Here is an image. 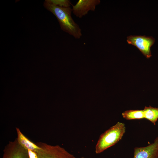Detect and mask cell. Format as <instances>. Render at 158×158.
I'll return each instance as SVG.
<instances>
[{
	"label": "cell",
	"instance_id": "1",
	"mask_svg": "<svg viewBox=\"0 0 158 158\" xmlns=\"http://www.w3.org/2000/svg\"><path fill=\"white\" fill-rule=\"evenodd\" d=\"M44 6L56 17L61 29L73 36L75 39H79L82 36L81 29L74 20L71 16L72 8L60 7L48 3L45 1Z\"/></svg>",
	"mask_w": 158,
	"mask_h": 158
},
{
	"label": "cell",
	"instance_id": "2",
	"mask_svg": "<svg viewBox=\"0 0 158 158\" xmlns=\"http://www.w3.org/2000/svg\"><path fill=\"white\" fill-rule=\"evenodd\" d=\"M124 123L118 122L100 136L95 147V152L99 154L115 145L121 139L125 133Z\"/></svg>",
	"mask_w": 158,
	"mask_h": 158
},
{
	"label": "cell",
	"instance_id": "3",
	"mask_svg": "<svg viewBox=\"0 0 158 158\" xmlns=\"http://www.w3.org/2000/svg\"><path fill=\"white\" fill-rule=\"evenodd\" d=\"M36 143L40 147L35 152L38 158H76L59 145H52L42 142Z\"/></svg>",
	"mask_w": 158,
	"mask_h": 158
},
{
	"label": "cell",
	"instance_id": "4",
	"mask_svg": "<svg viewBox=\"0 0 158 158\" xmlns=\"http://www.w3.org/2000/svg\"><path fill=\"white\" fill-rule=\"evenodd\" d=\"M127 38L128 43L136 47L147 58H150L152 56L150 48L155 42L152 37L130 35Z\"/></svg>",
	"mask_w": 158,
	"mask_h": 158
},
{
	"label": "cell",
	"instance_id": "5",
	"mask_svg": "<svg viewBox=\"0 0 158 158\" xmlns=\"http://www.w3.org/2000/svg\"><path fill=\"white\" fill-rule=\"evenodd\" d=\"M2 158H29L28 150L22 146L16 138L9 141L3 150Z\"/></svg>",
	"mask_w": 158,
	"mask_h": 158
},
{
	"label": "cell",
	"instance_id": "6",
	"mask_svg": "<svg viewBox=\"0 0 158 158\" xmlns=\"http://www.w3.org/2000/svg\"><path fill=\"white\" fill-rule=\"evenodd\" d=\"M100 2L99 0H79L72 6L73 13L76 17L81 18L90 11H94L96 6Z\"/></svg>",
	"mask_w": 158,
	"mask_h": 158
},
{
	"label": "cell",
	"instance_id": "7",
	"mask_svg": "<svg viewBox=\"0 0 158 158\" xmlns=\"http://www.w3.org/2000/svg\"><path fill=\"white\" fill-rule=\"evenodd\" d=\"M133 158H158V136L147 146L135 147Z\"/></svg>",
	"mask_w": 158,
	"mask_h": 158
},
{
	"label": "cell",
	"instance_id": "8",
	"mask_svg": "<svg viewBox=\"0 0 158 158\" xmlns=\"http://www.w3.org/2000/svg\"><path fill=\"white\" fill-rule=\"evenodd\" d=\"M17 134L16 139L19 143L22 146L27 150H30L35 152L40 149V147L30 140L26 137L18 128H16Z\"/></svg>",
	"mask_w": 158,
	"mask_h": 158
},
{
	"label": "cell",
	"instance_id": "9",
	"mask_svg": "<svg viewBox=\"0 0 158 158\" xmlns=\"http://www.w3.org/2000/svg\"><path fill=\"white\" fill-rule=\"evenodd\" d=\"M144 118L155 125L158 119V108L149 106L145 107L143 109Z\"/></svg>",
	"mask_w": 158,
	"mask_h": 158
},
{
	"label": "cell",
	"instance_id": "10",
	"mask_svg": "<svg viewBox=\"0 0 158 158\" xmlns=\"http://www.w3.org/2000/svg\"><path fill=\"white\" fill-rule=\"evenodd\" d=\"M123 117L127 120L141 119L144 118L143 110H130L122 114Z\"/></svg>",
	"mask_w": 158,
	"mask_h": 158
},
{
	"label": "cell",
	"instance_id": "11",
	"mask_svg": "<svg viewBox=\"0 0 158 158\" xmlns=\"http://www.w3.org/2000/svg\"><path fill=\"white\" fill-rule=\"evenodd\" d=\"M46 2L60 7H68L72 4L69 0H46Z\"/></svg>",
	"mask_w": 158,
	"mask_h": 158
},
{
	"label": "cell",
	"instance_id": "12",
	"mask_svg": "<svg viewBox=\"0 0 158 158\" xmlns=\"http://www.w3.org/2000/svg\"><path fill=\"white\" fill-rule=\"evenodd\" d=\"M29 158H38L37 154L35 152L30 150H28Z\"/></svg>",
	"mask_w": 158,
	"mask_h": 158
},
{
	"label": "cell",
	"instance_id": "13",
	"mask_svg": "<svg viewBox=\"0 0 158 158\" xmlns=\"http://www.w3.org/2000/svg\"><path fill=\"white\" fill-rule=\"evenodd\" d=\"M81 158H85V157H81Z\"/></svg>",
	"mask_w": 158,
	"mask_h": 158
}]
</instances>
